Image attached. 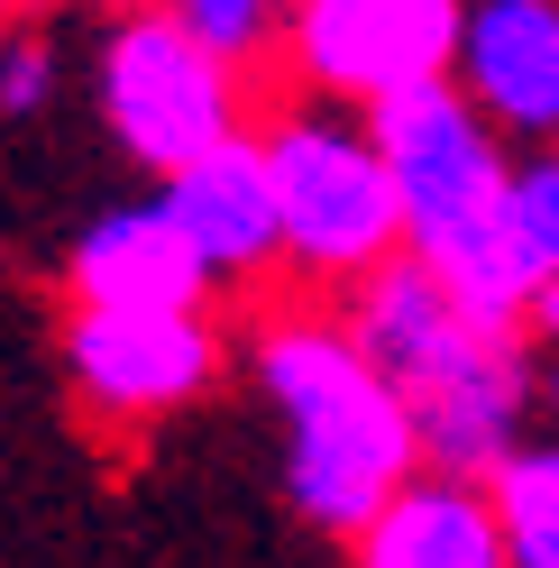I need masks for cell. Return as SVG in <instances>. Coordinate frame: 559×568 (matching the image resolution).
Returning <instances> with one entry per match:
<instances>
[{
  "mask_svg": "<svg viewBox=\"0 0 559 568\" xmlns=\"http://www.w3.org/2000/svg\"><path fill=\"white\" fill-rule=\"evenodd\" d=\"M459 74L468 101L505 129H559V0H477L459 28Z\"/></svg>",
  "mask_w": 559,
  "mask_h": 568,
  "instance_id": "cell-8",
  "label": "cell"
},
{
  "mask_svg": "<svg viewBox=\"0 0 559 568\" xmlns=\"http://www.w3.org/2000/svg\"><path fill=\"white\" fill-rule=\"evenodd\" d=\"M468 322H477V312L449 294V284H440L423 257H404V266H376V275H367L348 339H358V348H367V358L386 367L395 385H413V376H423V367H431V358H440V348L459 339Z\"/></svg>",
  "mask_w": 559,
  "mask_h": 568,
  "instance_id": "cell-12",
  "label": "cell"
},
{
  "mask_svg": "<svg viewBox=\"0 0 559 568\" xmlns=\"http://www.w3.org/2000/svg\"><path fill=\"white\" fill-rule=\"evenodd\" d=\"M101 111H111V138L138 165H193L202 148L238 138V92H230V55L202 47L174 10H129L101 47Z\"/></svg>",
  "mask_w": 559,
  "mask_h": 568,
  "instance_id": "cell-4",
  "label": "cell"
},
{
  "mask_svg": "<svg viewBox=\"0 0 559 568\" xmlns=\"http://www.w3.org/2000/svg\"><path fill=\"white\" fill-rule=\"evenodd\" d=\"M156 202L184 221V239L202 247L212 275L266 266L275 247H285V230H275V174H266V148H248V138H221V148H202L193 165H174Z\"/></svg>",
  "mask_w": 559,
  "mask_h": 568,
  "instance_id": "cell-9",
  "label": "cell"
},
{
  "mask_svg": "<svg viewBox=\"0 0 559 568\" xmlns=\"http://www.w3.org/2000/svg\"><path fill=\"white\" fill-rule=\"evenodd\" d=\"M275 230L312 275H376L404 239V193L376 138L339 120H285L266 138Z\"/></svg>",
  "mask_w": 559,
  "mask_h": 568,
  "instance_id": "cell-3",
  "label": "cell"
},
{
  "mask_svg": "<svg viewBox=\"0 0 559 568\" xmlns=\"http://www.w3.org/2000/svg\"><path fill=\"white\" fill-rule=\"evenodd\" d=\"M413 404V432H423V458L440 477H477L496 468L505 440H514V413H522V358L496 322H468L440 358L404 385Z\"/></svg>",
  "mask_w": 559,
  "mask_h": 568,
  "instance_id": "cell-6",
  "label": "cell"
},
{
  "mask_svg": "<svg viewBox=\"0 0 559 568\" xmlns=\"http://www.w3.org/2000/svg\"><path fill=\"white\" fill-rule=\"evenodd\" d=\"M212 266L202 247L184 239L165 202H129V211H101L74 247V294L83 303H111V312H156V303H193Z\"/></svg>",
  "mask_w": 559,
  "mask_h": 568,
  "instance_id": "cell-10",
  "label": "cell"
},
{
  "mask_svg": "<svg viewBox=\"0 0 559 568\" xmlns=\"http://www.w3.org/2000/svg\"><path fill=\"white\" fill-rule=\"evenodd\" d=\"M174 19H184L202 47H221L238 64V55H257V38L275 28V0H174Z\"/></svg>",
  "mask_w": 559,
  "mask_h": 568,
  "instance_id": "cell-15",
  "label": "cell"
},
{
  "mask_svg": "<svg viewBox=\"0 0 559 568\" xmlns=\"http://www.w3.org/2000/svg\"><path fill=\"white\" fill-rule=\"evenodd\" d=\"M496 523H505L514 568H559V449L496 458Z\"/></svg>",
  "mask_w": 559,
  "mask_h": 568,
  "instance_id": "cell-13",
  "label": "cell"
},
{
  "mask_svg": "<svg viewBox=\"0 0 559 568\" xmlns=\"http://www.w3.org/2000/svg\"><path fill=\"white\" fill-rule=\"evenodd\" d=\"M505 239H514L522 294H541V284L559 275V156L514 165V184H505Z\"/></svg>",
  "mask_w": 559,
  "mask_h": 568,
  "instance_id": "cell-14",
  "label": "cell"
},
{
  "mask_svg": "<svg viewBox=\"0 0 559 568\" xmlns=\"http://www.w3.org/2000/svg\"><path fill=\"white\" fill-rule=\"evenodd\" d=\"M459 0H303L294 10V55L331 92L386 101L413 83H440L459 64Z\"/></svg>",
  "mask_w": 559,
  "mask_h": 568,
  "instance_id": "cell-5",
  "label": "cell"
},
{
  "mask_svg": "<svg viewBox=\"0 0 559 568\" xmlns=\"http://www.w3.org/2000/svg\"><path fill=\"white\" fill-rule=\"evenodd\" d=\"M64 348H74V376L101 413H165L202 395V376H212V331L193 303H156V312L83 303Z\"/></svg>",
  "mask_w": 559,
  "mask_h": 568,
  "instance_id": "cell-7",
  "label": "cell"
},
{
  "mask_svg": "<svg viewBox=\"0 0 559 568\" xmlns=\"http://www.w3.org/2000/svg\"><path fill=\"white\" fill-rule=\"evenodd\" d=\"M257 376H266L275 413H285V432H294V505L331 531H367L376 505L423 458L404 385L348 331H275Z\"/></svg>",
  "mask_w": 559,
  "mask_h": 568,
  "instance_id": "cell-2",
  "label": "cell"
},
{
  "mask_svg": "<svg viewBox=\"0 0 559 568\" xmlns=\"http://www.w3.org/2000/svg\"><path fill=\"white\" fill-rule=\"evenodd\" d=\"M550 395H559V376H550Z\"/></svg>",
  "mask_w": 559,
  "mask_h": 568,
  "instance_id": "cell-18",
  "label": "cell"
},
{
  "mask_svg": "<svg viewBox=\"0 0 559 568\" xmlns=\"http://www.w3.org/2000/svg\"><path fill=\"white\" fill-rule=\"evenodd\" d=\"M358 568H514L496 495H477L468 477L395 486L376 505V523L358 531Z\"/></svg>",
  "mask_w": 559,
  "mask_h": 568,
  "instance_id": "cell-11",
  "label": "cell"
},
{
  "mask_svg": "<svg viewBox=\"0 0 559 568\" xmlns=\"http://www.w3.org/2000/svg\"><path fill=\"white\" fill-rule=\"evenodd\" d=\"M47 83H55L47 47H10V55H0V111H38Z\"/></svg>",
  "mask_w": 559,
  "mask_h": 568,
  "instance_id": "cell-16",
  "label": "cell"
},
{
  "mask_svg": "<svg viewBox=\"0 0 559 568\" xmlns=\"http://www.w3.org/2000/svg\"><path fill=\"white\" fill-rule=\"evenodd\" d=\"M367 138L395 165L413 257H423L477 322L514 331V312H532V294H522V275H514V239H505V184H514V165L496 156L477 101L449 92V74L440 83H413V92L376 101Z\"/></svg>",
  "mask_w": 559,
  "mask_h": 568,
  "instance_id": "cell-1",
  "label": "cell"
},
{
  "mask_svg": "<svg viewBox=\"0 0 559 568\" xmlns=\"http://www.w3.org/2000/svg\"><path fill=\"white\" fill-rule=\"evenodd\" d=\"M532 322H541V331L559 339V275H550V284H541V294H532Z\"/></svg>",
  "mask_w": 559,
  "mask_h": 568,
  "instance_id": "cell-17",
  "label": "cell"
}]
</instances>
